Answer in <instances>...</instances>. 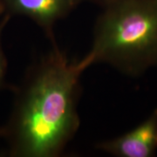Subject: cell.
I'll list each match as a JSON object with an SVG mask.
<instances>
[{
  "instance_id": "obj_1",
  "label": "cell",
  "mask_w": 157,
  "mask_h": 157,
  "mask_svg": "<svg viewBox=\"0 0 157 157\" xmlns=\"http://www.w3.org/2000/svg\"><path fill=\"white\" fill-rule=\"evenodd\" d=\"M52 49L26 70L10 115L0 127L9 157L59 156L80 127V78L87 69Z\"/></svg>"
},
{
  "instance_id": "obj_2",
  "label": "cell",
  "mask_w": 157,
  "mask_h": 157,
  "mask_svg": "<svg viewBox=\"0 0 157 157\" xmlns=\"http://www.w3.org/2000/svg\"><path fill=\"white\" fill-rule=\"evenodd\" d=\"M92 45L82 60L129 77L157 67V0H100Z\"/></svg>"
},
{
  "instance_id": "obj_3",
  "label": "cell",
  "mask_w": 157,
  "mask_h": 157,
  "mask_svg": "<svg viewBox=\"0 0 157 157\" xmlns=\"http://www.w3.org/2000/svg\"><path fill=\"white\" fill-rule=\"evenodd\" d=\"M95 147L114 157H153L157 153V107L134 128L98 142Z\"/></svg>"
},
{
  "instance_id": "obj_4",
  "label": "cell",
  "mask_w": 157,
  "mask_h": 157,
  "mask_svg": "<svg viewBox=\"0 0 157 157\" xmlns=\"http://www.w3.org/2000/svg\"><path fill=\"white\" fill-rule=\"evenodd\" d=\"M6 14L30 18L55 43L56 23L68 16L78 5L74 0H3Z\"/></svg>"
},
{
  "instance_id": "obj_5",
  "label": "cell",
  "mask_w": 157,
  "mask_h": 157,
  "mask_svg": "<svg viewBox=\"0 0 157 157\" xmlns=\"http://www.w3.org/2000/svg\"><path fill=\"white\" fill-rule=\"evenodd\" d=\"M11 17V16L8 14H5L0 17V93L4 89V86L6 85L7 73V59L3 46V34Z\"/></svg>"
},
{
  "instance_id": "obj_6",
  "label": "cell",
  "mask_w": 157,
  "mask_h": 157,
  "mask_svg": "<svg viewBox=\"0 0 157 157\" xmlns=\"http://www.w3.org/2000/svg\"><path fill=\"white\" fill-rule=\"evenodd\" d=\"M76 3H77V5H79V4H82V3H85V2H91V3H94L96 5H98L99 4V2H100V0H74Z\"/></svg>"
},
{
  "instance_id": "obj_7",
  "label": "cell",
  "mask_w": 157,
  "mask_h": 157,
  "mask_svg": "<svg viewBox=\"0 0 157 157\" xmlns=\"http://www.w3.org/2000/svg\"><path fill=\"white\" fill-rule=\"evenodd\" d=\"M5 14H6V11H5L4 3H3V0H0V17L4 16Z\"/></svg>"
}]
</instances>
